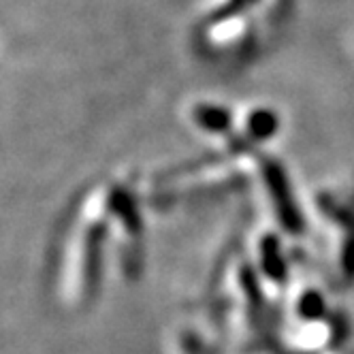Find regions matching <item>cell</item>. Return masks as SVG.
Masks as SVG:
<instances>
[{
	"label": "cell",
	"instance_id": "obj_1",
	"mask_svg": "<svg viewBox=\"0 0 354 354\" xmlns=\"http://www.w3.org/2000/svg\"><path fill=\"white\" fill-rule=\"evenodd\" d=\"M248 37L245 24L239 17L233 19H220L218 21V30L216 32H207V39L214 47H222L224 52L226 49H233L237 45H241V41Z\"/></svg>",
	"mask_w": 354,
	"mask_h": 354
},
{
	"label": "cell",
	"instance_id": "obj_2",
	"mask_svg": "<svg viewBox=\"0 0 354 354\" xmlns=\"http://www.w3.org/2000/svg\"><path fill=\"white\" fill-rule=\"evenodd\" d=\"M194 120L201 129H205L209 133H220V131H226L231 124V118H229V111L222 109V107H216V105H201L194 109Z\"/></svg>",
	"mask_w": 354,
	"mask_h": 354
},
{
	"label": "cell",
	"instance_id": "obj_3",
	"mask_svg": "<svg viewBox=\"0 0 354 354\" xmlns=\"http://www.w3.org/2000/svg\"><path fill=\"white\" fill-rule=\"evenodd\" d=\"M275 124H277L275 113L265 111V109H254L245 120V133L250 137L263 139V137H269L275 131Z\"/></svg>",
	"mask_w": 354,
	"mask_h": 354
}]
</instances>
